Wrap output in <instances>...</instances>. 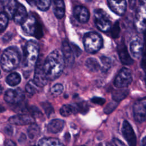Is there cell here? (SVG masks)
I'll use <instances>...</instances> for the list:
<instances>
[{"label":"cell","instance_id":"22","mask_svg":"<svg viewBox=\"0 0 146 146\" xmlns=\"http://www.w3.org/2000/svg\"><path fill=\"white\" fill-rule=\"evenodd\" d=\"M53 10L55 17L58 19H61L65 13L64 2L61 0H56L53 2Z\"/></svg>","mask_w":146,"mask_h":146},{"label":"cell","instance_id":"21","mask_svg":"<svg viewBox=\"0 0 146 146\" xmlns=\"http://www.w3.org/2000/svg\"><path fill=\"white\" fill-rule=\"evenodd\" d=\"M64 127V121L63 120L56 119L49 122L47 125V131L52 133H56L62 131Z\"/></svg>","mask_w":146,"mask_h":146},{"label":"cell","instance_id":"31","mask_svg":"<svg viewBox=\"0 0 146 146\" xmlns=\"http://www.w3.org/2000/svg\"><path fill=\"white\" fill-rule=\"evenodd\" d=\"M9 21V17L4 13L1 12L0 15V31L2 33L6 28Z\"/></svg>","mask_w":146,"mask_h":146},{"label":"cell","instance_id":"1","mask_svg":"<svg viewBox=\"0 0 146 146\" xmlns=\"http://www.w3.org/2000/svg\"><path fill=\"white\" fill-rule=\"evenodd\" d=\"M65 62L62 51L55 50L50 53L43 63V69L48 80H54L62 74Z\"/></svg>","mask_w":146,"mask_h":146},{"label":"cell","instance_id":"9","mask_svg":"<svg viewBox=\"0 0 146 146\" xmlns=\"http://www.w3.org/2000/svg\"><path fill=\"white\" fill-rule=\"evenodd\" d=\"M25 98L23 91L18 88L16 89L7 90L4 94L5 100L11 104H16L22 102Z\"/></svg>","mask_w":146,"mask_h":146},{"label":"cell","instance_id":"2","mask_svg":"<svg viewBox=\"0 0 146 146\" xmlns=\"http://www.w3.org/2000/svg\"><path fill=\"white\" fill-rule=\"evenodd\" d=\"M21 54L18 48L11 46L6 48L1 58V65L2 70L6 72L15 69L21 62Z\"/></svg>","mask_w":146,"mask_h":146},{"label":"cell","instance_id":"33","mask_svg":"<svg viewBox=\"0 0 146 146\" xmlns=\"http://www.w3.org/2000/svg\"><path fill=\"white\" fill-rule=\"evenodd\" d=\"M63 91V86L62 84L56 83L51 88V92L55 95H60Z\"/></svg>","mask_w":146,"mask_h":146},{"label":"cell","instance_id":"36","mask_svg":"<svg viewBox=\"0 0 146 146\" xmlns=\"http://www.w3.org/2000/svg\"><path fill=\"white\" fill-rule=\"evenodd\" d=\"M91 100L92 103L99 105H103L106 102V100L100 97H94L91 99Z\"/></svg>","mask_w":146,"mask_h":146},{"label":"cell","instance_id":"41","mask_svg":"<svg viewBox=\"0 0 146 146\" xmlns=\"http://www.w3.org/2000/svg\"><path fill=\"white\" fill-rule=\"evenodd\" d=\"M141 146H146V136L141 141Z\"/></svg>","mask_w":146,"mask_h":146},{"label":"cell","instance_id":"24","mask_svg":"<svg viewBox=\"0 0 146 146\" xmlns=\"http://www.w3.org/2000/svg\"><path fill=\"white\" fill-rule=\"evenodd\" d=\"M85 66L88 70L92 72H96L101 68V65L94 58H88L85 62Z\"/></svg>","mask_w":146,"mask_h":146},{"label":"cell","instance_id":"32","mask_svg":"<svg viewBox=\"0 0 146 146\" xmlns=\"http://www.w3.org/2000/svg\"><path fill=\"white\" fill-rule=\"evenodd\" d=\"M38 86L35 84L33 80H30L28 82L26 86V91L30 94H34L38 91Z\"/></svg>","mask_w":146,"mask_h":146},{"label":"cell","instance_id":"25","mask_svg":"<svg viewBox=\"0 0 146 146\" xmlns=\"http://www.w3.org/2000/svg\"><path fill=\"white\" fill-rule=\"evenodd\" d=\"M21 80V77L19 74L16 72L10 73L6 78V82L10 86H15L18 85Z\"/></svg>","mask_w":146,"mask_h":146},{"label":"cell","instance_id":"40","mask_svg":"<svg viewBox=\"0 0 146 146\" xmlns=\"http://www.w3.org/2000/svg\"><path fill=\"white\" fill-rule=\"evenodd\" d=\"M96 146H112V145L111 143L103 142V143H100L98 144Z\"/></svg>","mask_w":146,"mask_h":146},{"label":"cell","instance_id":"18","mask_svg":"<svg viewBox=\"0 0 146 146\" xmlns=\"http://www.w3.org/2000/svg\"><path fill=\"white\" fill-rule=\"evenodd\" d=\"M62 53L65 62L67 65L72 64L74 62V52L67 41L64 40L62 44Z\"/></svg>","mask_w":146,"mask_h":146},{"label":"cell","instance_id":"7","mask_svg":"<svg viewBox=\"0 0 146 146\" xmlns=\"http://www.w3.org/2000/svg\"><path fill=\"white\" fill-rule=\"evenodd\" d=\"M95 23L97 27L103 32H107L111 29V23L107 14L102 9H98L94 12Z\"/></svg>","mask_w":146,"mask_h":146},{"label":"cell","instance_id":"37","mask_svg":"<svg viewBox=\"0 0 146 146\" xmlns=\"http://www.w3.org/2000/svg\"><path fill=\"white\" fill-rule=\"evenodd\" d=\"M44 104V105H43V107L44 109L45 112L47 113L48 116H49V115H51V112H53V108L51 107V104H47V103H45Z\"/></svg>","mask_w":146,"mask_h":146},{"label":"cell","instance_id":"26","mask_svg":"<svg viewBox=\"0 0 146 146\" xmlns=\"http://www.w3.org/2000/svg\"><path fill=\"white\" fill-rule=\"evenodd\" d=\"M76 112H78V111L75 105L64 104L63 105L60 109V113L62 116L64 117L68 116Z\"/></svg>","mask_w":146,"mask_h":146},{"label":"cell","instance_id":"13","mask_svg":"<svg viewBox=\"0 0 146 146\" xmlns=\"http://www.w3.org/2000/svg\"><path fill=\"white\" fill-rule=\"evenodd\" d=\"M10 123L18 125L32 124L34 123V117L27 114H18L10 117L9 119Z\"/></svg>","mask_w":146,"mask_h":146},{"label":"cell","instance_id":"39","mask_svg":"<svg viewBox=\"0 0 146 146\" xmlns=\"http://www.w3.org/2000/svg\"><path fill=\"white\" fill-rule=\"evenodd\" d=\"M5 132L8 134V135H11L13 133V128L11 126L7 125L5 127Z\"/></svg>","mask_w":146,"mask_h":146},{"label":"cell","instance_id":"15","mask_svg":"<svg viewBox=\"0 0 146 146\" xmlns=\"http://www.w3.org/2000/svg\"><path fill=\"white\" fill-rule=\"evenodd\" d=\"M117 52L120 61L123 64L130 65L133 63V60L130 56L127 48L123 42H121L117 45Z\"/></svg>","mask_w":146,"mask_h":146},{"label":"cell","instance_id":"11","mask_svg":"<svg viewBox=\"0 0 146 146\" xmlns=\"http://www.w3.org/2000/svg\"><path fill=\"white\" fill-rule=\"evenodd\" d=\"M133 113L136 122H144L146 120V104L141 101L136 102L133 106Z\"/></svg>","mask_w":146,"mask_h":146},{"label":"cell","instance_id":"30","mask_svg":"<svg viewBox=\"0 0 146 146\" xmlns=\"http://www.w3.org/2000/svg\"><path fill=\"white\" fill-rule=\"evenodd\" d=\"M35 5L41 11H46L50 6L51 1L49 0H41L35 1Z\"/></svg>","mask_w":146,"mask_h":146},{"label":"cell","instance_id":"16","mask_svg":"<svg viewBox=\"0 0 146 146\" xmlns=\"http://www.w3.org/2000/svg\"><path fill=\"white\" fill-rule=\"evenodd\" d=\"M144 44L142 40L139 38H135L133 39L129 45L131 53L133 58H139L143 53Z\"/></svg>","mask_w":146,"mask_h":146},{"label":"cell","instance_id":"8","mask_svg":"<svg viewBox=\"0 0 146 146\" xmlns=\"http://www.w3.org/2000/svg\"><path fill=\"white\" fill-rule=\"evenodd\" d=\"M132 81L131 71L125 67L122 68L117 74L114 80V85L117 88L128 87Z\"/></svg>","mask_w":146,"mask_h":146},{"label":"cell","instance_id":"10","mask_svg":"<svg viewBox=\"0 0 146 146\" xmlns=\"http://www.w3.org/2000/svg\"><path fill=\"white\" fill-rule=\"evenodd\" d=\"M121 132L123 136L129 146L136 145V137L135 132L129 122L124 120L123 123Z\"/></svg>","mask_w":146,"mask_h":146},{"label":"cell","instance_id":"17","mask_svg":"<svg viewBox=\"0 0 146 146\" xmlns=\"http://www.w3.org/2000/svg\"><path fill=\"white\" fill-rule=\"evenodd\" d=\"M110 9L118 15H122L126 10L127 3L125 1H107Z\"/></svg>","mask_w":146,"mask_h":146},{"label":"cell","instance_id":"6","mask_svg":"<svg viewBox=\"0 0 146 146\" xmlns=\"http://www.w3.org/2000/svg\"><path fill=\"white\" fill-rule=\"evenodd\" d=\"M22 28L26 35L35 36L37 38L42 37V31L41 26L37 23L35 17L32 15L29 16L22 24Z\"/></svg>","mask_w":146,"mask_h":146},{"label":"cell","instance_id":"20","mask_svg":"<svg viewBox=\"0 0 146 146\" xmlns=\"http://www.w3.org/2000/svg\"><path fill=\"white\" fill-rule=\"evenodd\" d=\"M1 2L4 3L3 4L4 13L7 15L9 18H13L18 5L17 2L14 0H11L1 1Z\"/></svg>","mask_w":146,"mask_h":146},{"label":"cell","instance_id":"27","mask_svg":"<svg viewBox=\"0 0 146 146\" xmlns=\"http://www.w3.org/2000/svg\"><path fill=\"white\" fill-rule=\"evenodd\" d=\"M39 134L40 128L37 124L33 123L27 129V135L31 139H34L37 137L39 136Z\"/></svg>","mask_w":146,"mask_h":146},{"label":"cell","instance_id":"14","mask_svg":"<svg viewBox=\"0 0 146 146\" xmlns=\"http://www.w3.org/2000/svg\"><path fill=\"white\" fill-rule=\"evenodd\" d=\"M73 14L76 19L80 23H86L90 18V13L88 9L84 6L78 5L74 7Z\"/></svg>","mask_w":146,"mask_h":146},{"label":"cell","instance_id":"23","mask_svg":"<svg viewBox=\"0 0 146 146\" xmlns=\"http://www.w3.org/2000/svg\"><path fill=\"white\" fill-rule=\"evenodd\" d=\"M38 146H64V145L56 138L44 137L38 141Z\"/></svg>","mask_w":146,"mask_h":146},{"label":"cell","instance_id":"4","mask_svg":"<svg viewBox=\"0 0 146 146\" xmlns=\"http://www.w3.org/2000/svg\"><path fill=\"white\" fill-rule=\"evenodd\" d=\"M101 35L96 32H88L83 37V44L86 51L91 54L98 52L103 46Z\"/></svg>","mask_w":146,"mask_h":146},{"label":"cell","instance_id":"29","mask_svg":"<svg viewBox=\"0 0 146 146\" xmlns=\"http://www.w3.org/2000/svg\"><path fill=\"white\" fill-rule=\"evenodd\" d=\"M101 61V70L102 72L107 71L111 66V60L108 57L102 56L100 58Z\"/></svg>","mask_w":146,"mask_h":146},{"label":"cell","instance_id":"28","mask_svg":"<svg viewBox=\"0 0 146 146\" xmlns=\"http://www.w3.org/2000/svg\"><path fill=\"white\" fill-rule=\"evenodd\" d=\"M128 94V91L127 90H120L115 91L112 94V97L115 102H119L124 99Z\"/></svg>","mask_w":146,"mask_h":146},{"label":"cell","instance_id":"35","mask_svg":"<svg viewBox=\"0 0 146 146\" xmlns=\"http://www.w3.org/2000/svg\"><path fill=\"white\" fill-rule=\"evenodd\" d=\"M120 33V27L118 22H116L111 29V35L113 38H116L119 36Z\"/></svg>","mask_w":146,"mask_h":146},{"label":"cell","instance_id":"42","mask_svg":"<svg viewBox=\"0 0 146 146\" xmlns=\"http://www.w3.org/2000/svg\"><path fill=\"white\" fill-rule=\"evenodd\" d=\"M82 146H85V145H82Z\"/></svg>","mask_w":146,"mask_h":146},{"label":"cell","instance_id":"12","mask_svg":"<svg viewBox=\"0 0 146 146\" xmlns=\"http://www.w3.org/2000/svg\"><path fill=\"white\" fill-rule=\"evenodd\" d=\"M33 81L38 87H43L48 81L43 69V63L40 62H38L36 66Z\"/></svg>","mask_w":146,"mask_h":146},{"label":"cell","instance_id":"34","mask_svg":"<svg viewBox=\"0 0 146 146\" xmlns=\"http://www.w3.org/2000/svg\"><path fill=\"white\" fill-rule=\"evenodd\" d=\"M117 106V103H116L115 101L110 103L104 108V113H106V114H109L111 113L116 108Z\"/></svg>","mask_w":146,"mask_h":146},{"label":"cell","instance_id":"19","mask_svg":"<svg viewBox=\"0 0 146 146\" xmlns=\"http://www.w3.org/2000/svg\"><path fill=\"white\" fill-rule=\"evenodd\" d=\"M27 17V13L25 7L22 4H18L13 17L14 22L17 24H22Z\"/></svg>","mask_w":146,"mask_h":146},{"label":"cell","instance_id":"5","mask_svg":"<svg viewBox=\"0 0 146 146\" xmlns=\"http://www.w3.org/2000/svg\"><path fill=\"white\" fill-rule=\"evenodd\" d=\"M134 26L139 33L146 31V1H140L137 7Z\"/></svg>","mask_w":146,"mask_h":146},{"label":"cell","instance_id":"3","mask_svg":"<svg viewBox=\"0 0 146 146\" xmlns=\"http://www.w3.org/2000/svg\"><path fill=\"white\" fill-rule=\"evenodd\" d=\"M39 54V46L34 40L28 41L24 48V67L31 69L36 63Z\"/></svg>","mask_w":146,"mask_h":146},{"label":"cell","instance_id":"38","mask_svg":"<svg viewBox=\"0 0 146 146\" xmlns=\"http://www.w3.org/2000/svg\"><path fill=\"white\" fill-rule=\"evenodd\" d=\"M5 146H17V145L12 140H6L5 142Z\"/></svg>","mask_w":146,"mask_h":146}]
</instances>
